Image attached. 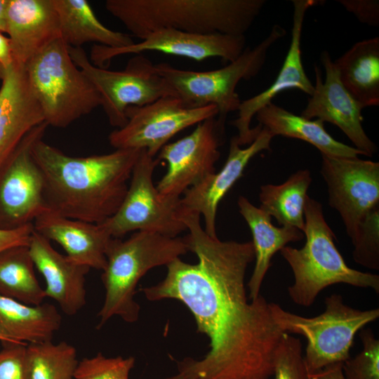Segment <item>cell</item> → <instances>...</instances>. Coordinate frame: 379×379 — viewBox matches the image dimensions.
Returning <instances> with one entry per match:
<instances>
[{"label": "cell", "mask_w": 379, "mask_h": 379, "mask_svg": "<svg viewBox=\"0 0 379 379\" xmlns=\"http://www.w3.org/2000/svg\"><path fill=\"white\" fill-rule=\"evenodd\" d=\"M200 217L180 215L189 232L183 239L198 262L177 258L166 265L162 281L140 291L150 301L181 302L197 331L208 337L210 348L203 358L178 362L186 379H272L274 353L284 333L262 295L248 301L245 277L255 259L253 243L212 237Z\"/></svg>", "instance_id": "1"}, {"label": "cell", "mask_w": 379, "mask_h": 379, "mask_svg": "<svg viewBox=\"0 0 379 379\" xmlns=\"http://www.w3.org/2000/svg\"><path fill=\"white\" fill-rule=\"evenodd\" d=\"M141 150L74 157L38 140L32 155L43 175L46 207L69 218L103 222L119 208Z\"/></svg>", "instance_id": "2"}, {"label": "cell", "mask_w": 379, "mask_h": 379, "mask_svg": "<svg viewBox=\"0 0 379 379\" xmlns=\"http://www.w3.org/2000/svg\"><path fill=\"white\" fill-rule=\"evenodd\" d=\"M265 0H107L106 10L143 39L161 29L244 36Z\"/></svg>", "instance_id": "3"}, {"label": "cell", "mask_w": 379, "mask_h": 379, "mask_svg": "<svg viewBox=\"0 0 379 379\" xmlns=\"http://www.w3.org/2000/svg\"><path fill=\"white\" fill-rule=\"evenodd\" d=\"M187 252L183 238L156 232L137 231L126 240L112 238L101 275L105 295L96 328H101L114 316L127 323L138 321L140 307L134 297L140 279L149 270L166 266Z\"/></svg>", "instance_id": "4"}, {"label": "cell", "mask_w": 379, "mask_h": 379, "mask_svg": "<svg viewBox=\"0 0 379 379\" xmlns=\"http://www.w3.org/2000/svg\"><path fill=\"white\" fill-rule=\"evenodd\" d=\"M306 241L301 248L288 246L279 251L290 265L294 282L288 293L298 305H312L322 290L336 284L369 288L379 293V276L348 267L334 244L335 236L326 222L321 203L307 198L305 206Z\"/></svg>", "instance_id": "5"}, {"label": "cell", "mask_w": 379, "mask_h": 379, "mask_svg": "<svg viewBox=\"0 0 379 379\" xmlns=\"http://www.w3.org/2000/svg\"><path fill=\"white\" fill-rule=\"evenodd\" d=\"M25 69L48 126L66 128L101 106L98 91L75 65L61 38L32 58Z\"/></svg>", "instance_id": "6"}, {"label": "cell", "mask_w": 379, "mask_h": 379, "mask_svg": "<svg viewBox=\"0 0 379 379\" xmlns=\"http://www.w3.org/2000/svg\"><path fill=\"white\" fill-rule=\"evenodd\" d=\"M324 311L314 317H302L269 302L272 317L287 333L299 334L307 339L304 361L309 374L350 358V350L356 333L379 317V309L360 310L345 304L340 294L324 300Z\"/></svg>", "instance_id": "7"}, {"label": "cell", "mask_w": 379, "mask_h": 379, "mask_svg": "<svg viewBox=\"0 0 379 379\" xmlns=\"http://www.w3.org/2000/svg\"><path fill=\"white\" fill-rule=\"evenodd\" d=\"M285 34L284 27L274 25L258 45L245 48L235 60L217 69H182L165 62L155 65V68L186 105L192 107L213 105L218 109V117L225 119L228 113L238 111L241 104L236 92L238 84L260 72L270 48Z\"/></svg>", "instance_id": "8"}, {"label": "cell", "mask_w": 379, "mask_h": 379, "mask_svg": "<svg viewBox=\"0 0 379 379\" xmlns=\"http://www.w3.org/2000/svg\"><path fill=\"white\" fill-rule=\"evenodd\" d=\"M67 47L75 65L98 91L101 106L112 126L120 128L126 124L128 107L143 106L163 97H177L156 70L155 64L142 54L131 58L124 69L114 71L92 64L82 47Z\"/></svg>", "instance_id": "9"}, {"label": "cell", "mask_w": 379, "mask_h": 379, "mask_svg": "<svg viewBox=\"0 0 379 379\" xmlns=\"http://www.w3.org/2000/svg\"><path fill=\"white\" fill-rule=\"evenodd\" d=\"M159 160L140 151L126 195L117 212L100 225L112 238L133 231L176 237L187 230L180 217V197L161 194L153 182Z\"/></svg>", "instance_id": "10"}, {"label": "cell", "mask_w": 379, "mask_h": 379, "mask_svg": "<svg viewBox=\"0 0 379 379\" xmlns=\"http://www.w3.org/2000/svg\"><path fill=\"white\" fill-rule=\"evenodd\" d=\"M126 124L109 135L115 149H145L155 157L177 133L218 116L216 106L192 107L176 96L161 98L143 106L126 109Z\"/></svg>", "instance_id": "11"}, {"label": "cell", "mask_w": 379, "mask_h": 379, "mask_svg": "<svg viewBox=\"0 0 379 379\" xmlns=\"http://www.w3.org/2000/svg\"><path fill=\"white\" fill-rule=\"evenodd\" d=\"M48 126L34 128L0 168V229H16L33 223L47 208L44 178L32 155L33 145Z\"/></svg>", "instance_id": "12"}, {"label": "cell", "mask_w": 379, "mask_h": 379, "mask_svg": "<svg viewBox=\"0 0 379 379\" xmlns=\"http://www.w3.org/2000/svg\"><path fill=\"white\" fill-rule=\"evenodd\" d=\"M225 121L218 116L207 119L190 134L161 148L157 159L166 162L167 170L156 186L161 194L181 197L187 189L215 173Z\"/></svg>", "instance_id": "13"}, {"label": "cell", "mask_w": 379, "mask_h": 379, "mask_svg": "<svg viewBox=\"0 0 379 379\" xmlns=\"http://www.w3.org/2000/svg\"><path fill=\"white\" fill-rule=\"evenodd\" d=\"M321 158L329 206L339 213L352 240L367 214L379 206V163L358 157Z\"/></svg>", "instance_id": "14"}, {"label": "cell", "mask_w": 379, "mask_h": 379, "mask_svg": "<svg viewBox=\"0 0 379 379\" xmlns=\"http://www.w3.org/2000/svg\"><path fill=\"white\" fill-rule=\"evenodd\" d=\"M245 46V35L198 34L174 29H161L150 33L141 41L125 47L110 48L94 44L91 50L90 61L97 67L106 68L115 57L156 51L196 61L220 58L225 62H230L242 53Z\"/></svg>", "instance_id": "15"}, {"label": "cell", "mask_w": 379, "mask_h": 379, "mask_svg": "<svg viewBox=\"0 0 379 379\" xmlns=\"http://www.w3.org/2000/svg\"><path fill=\"white\" fill-rule=\"evenodd\" d=\"M320 59L326 72L325 80H322L321 71L315 65L314 91L300 116L335 125L355 148L367 157H373L378 148L363 128V108L341 83L338 69L328 52H322Z\"/></svg>", "instance_id": "16"}, {"label": "cell", "mask_w": 379, "mask_h": 379, "mask_svg": "<svg viewBox=\"0 0 379 379\" xmlns=\"http://www.w3.org/2000/svg\"><path fill=\"white\" fill-rule=\"evenodd\" d=\"M291 39L287 55L274 82L262 92L241 102L238 117L231 121L238 134L236 135L240 146L250 145L262 129L258 124L251 128L255 114L280 93L288 89H297L309 95L312 94L314 84L306 74L301 58V36L305 13L309 8L319 1L293 0Z\"/></svg>", "instance_id": "17"}, {"label": "cell", "mask_w": 379, "mask_h": 379, "mask_svg": "<svg viewBox=\"0 0 379 379\" xmlns=\"http://www.w3.org/2000/svg\"><path fill=\"white\" fill-rule=\"evenodd\" d=\"M274 137L265 128L246 147L241 148L237 136L231 138L227 160L219 172L213 173L197 185L187 189L180 197V213H197L204 217V230L218 237L215 218L220 201L242 176L249 161L257 154L271 149Z\"/></svg>", "instance_id": "18"}, {"label": "cell", "mask_w": 379, "mask_h": 379, "mask_svg": "<svg viewBox=\"0 0 379 379\" xmlns=\"http://www.w3.org/2000/svg\"><path fill=\"white\" fill-rule=\"evenodd\" d=\"M0 168L24 138L45 122L25 67L13 62L1 75Z\"/></svg>", "instance_id": "19"}, {"label": "cell", "mask_w": 379, "mask_h": 379, "mask_svg": "<svg viewBox=\"0 0 379 379\" xmlns=\"http://www.w3.org/2000/svg\"><path fill=\"white\" fill-rule=\"evenodd\" d=\"M6 32L13 63L25 67L48 44L60 38L53 0H9Z\"/></svg>", "instance_id": "20"}, {"label": "cell", "mask_w": 379, "mask_h": 379, "mask_svg": "<svg viewBox=\"0 0 379 379\" xmlns=\"http://www.w3.org/2000/svg\"><path fill=\"white\" fill-rule=\"evenodd\" d=\"M28 247L34 266L44 278L46 296L54 300L67 315L77 314L86 303L85 281L90 268L58 252L34 230Z\"/></svg>", "instance_id": "21"}, {"label": "cell", "mask_w": 379, "mask_h": 379, "mask_svg": "<svg viewBox=\"0 0 379 379\" xmlns=\"http://www.w3.org/2000/svg\"><path fill=\"white\" fill-rule=\"evenodd\" d=\"M32 224L36 232L60 244L73 262L102 271L105 267V251L112 237L100 225L69 218L48 208Z\"/></svg>", "instance_id": "22"}, {"label": "cell", "mask_w": 379, "mask_h": 379, "mask_svg": "<svg viewBox=\"0 0 379 379\" xmlns=\"http://www.w3.org/2000/svg\"><path fill=\"white\" fill-rule=\"evenodd\" d=\"M237 204L239 213L248 224L253 236L255 261L247 284L248 298L251 300L260 295V288L270 267L273 255L287 244L302 240L304 234L295 227H275L272 223L270 215L243 196L239 197Z\"/></svg>", "instance_id": "23"}, {"label": "cell", "mask_w": 379, "mask_h": 379, "mask_svg": "<svg viewBox=\"0 0 379 379\" xmlns=\"http://www.w3.org/2000/svg\"><path fill=\"white\" fill-rule=\"evenodd\" d=\"M258 124L273 136L281 135L307 142L323 155L355 158L365 154L355 147L335 140L319 119H307L270 102L255 114ZM366 156V155H365Z\"/></svg>", "instance_id": "24"}, {"label": "cell", "mask_w": 379, "mask_h": 379, "mask_svg": "<svg viewBox=\"0 0 379 379\" xmlns=\"http://www.w3.org/2000/svg\"><path fill=\"white\" fill-rule=\"evenodd\" d=\"M333 62L341 83L363 109L379 105V37L357 42Z\"/></svg>", "instance_id": "25"}, {"label": "cell", "mask_w": 379, "mask_h": 379, "mask_svg": "<svg viewBox=\"0 0 379 379\" xmlns=\"http://www.w3.org/2000/svg\"><path fill=\"white\" fill-rule=\"evenodd\" d=\"M62 317L49 303L29 305L0 295V334L25 343L52 340Z\"/></svg>", "instance_id": "26"}, {"label": "cell", "mask_w": 379, "mask_h": 379, "mask_svg": "<svg viewBox=\"0 0 379 379\" xmlns=\"http://www.w3.org/2000/svg\"><path fill=\"white\" fill-rule=\"evenodd\" d=\"M59 18L60 38L68 46L86 43L121 48L134 43L130 35L112 30L96 18L86 0H53Z\"/></svg>", "instance_id": "27"}, {"label": "cell", "mask_w": 379, "mask_h": 379, "mask_svg": "<svg viewBox=\"0 0 379 379\" xmlns=\"http://www.w3.org/2000/svg\"><path fill=\"white\" fill-rule=\"evenodd\" d=\"M312 182L309 170H299L280 185L266 184L260 187L259 207L274 217L282 227H291L303 232L305 206Z\"/></svg>", "instance_id": "28"}, {"label": "cell", "mask_w": 379, "mask_h": 379, "mask_svg": "<svg viewBox=\"0 0 379 379\" xmlns=\"http://www.w3.org/2000/svg\"><path fill=\"white\" fill-rule=\"evenodd\" d=\"M28 246L0 253V295L29 305H39L46 298L34 272Z\"/></svg>", "instance_id": "29"}, {"label": "cell", "mask_w": 379, "mask_h": 379, "mask_svg": "<svg viewBox=\"0 0 379 379\" xmlns=\"http://www.w3.org/2000/svg\"><path fill=\"white\" fill-rule=\"evenodd\" d=\"M30 379H74L79 361L76 348L65 341L27 345Z\"/></svg>", "instance_id": "30"}, {"label": "cell", "mask_w": 379, "mask_h": 379, "mask_svg": "<svg viewBox=\"0 0 379 379\" xmlns=\"http://www.w3.org/2000/svg\"><path fill=\"white\" fill-rule=\"evenodd\" d=\"M353 259L357 264L368 269L379 270V206L366 216L354 238Z\"/></svg>", "instance_id": "31"}, {"label": "cell", "mask_w": 379, "mask_h": 379, "mask_svg": "<svg viewBox=\"0 0 379 379\" xmlns=\"http://www.w3.org/2000/svg\"><path fill=\"white\" fill-rule=\"evenodd\" d=\"M135 361L133 357H107L98 352L78 362L74 379H129Z\"/></svg>", "instance_id": "32"}, {"label": "cell", "mask_w": 379, "mask_h": 379, "mask_svg": "<svg viewBox=\"0 0 379 379\" xmlns=\"http://www.w3.org/2000/svg\"><path fill=\"white\" fill-rule=\"evenodd\" d=\"M273 379H310L300 339L284 333L274 357Z\"/></svg>", "instance_id": "33"}, {"label": "cell", "mask_w": 379, "mask_h": 379, "mask_svg": "<svg viewBox=\"0 0 379 379\" xmlns=\"http://www.w3.org/2000/svg\"><path fill=\"white\" fill-rule=\"evenodd\" d=\"M363 348L342 364L345 379H379V340L370 328L359 333Z\"/></svg>", "instance_id": "34"}, {"label": "cell", "mask_w": 379, "mask_h": 379, "mask_svg": "<svg viewBox=\"0 0 379 379\" xmlns=\"http://www.w3.org/2000/svg\"><path fill=\"white\" fill-rule=\"evenodd\" d=\"M1 343L0 379H30L27 344L15 341Z\"/></svg>", "instance_id": "35"}, {"label": "cell", "mask_w": 379, "mask_h": 379, "mask_svg": "<svg viewBox=\"0 0 379 379\" xmlns=\"http://www.w3.org/2000/svg\"><path fill=\"white\" fill-rule=\"evenodd\" d=\"M358 20L372 27L379 25L378 0H338Z\"/></svg>", "instance_id": "36"}, {"label": "cell", "mask_w": 379, "mask_h": 379, "mask_svg": "<svg viewBox=\"0 0 379 379\" xmlns=\"http://www.w3.org/2000/svg\"><path fill=\"white\" fill-rule=\"evenodd\" d=\"M33 231L32 223L16 229H0V253L14 246H29Z\"/></svg>", "instance_id": "37"}, {"label": "cell", "mask_w": 379, "mask_h": 379, "mask_svg": "<svg viewBox=\"0 0 379 379\" xmlns=\"http://www.w3.org/2000/svg\"><path fill=\"white\" fill-rule=\"evenodd\" d=\"M310 379H345L342 363L329 365L319 371L309 374Z\"/></svg>", "instance_id": "38"}, {"label": "cell", "mask_w": 379, "mask_h": 379, "mask_svg": "<svg viewBox=\"0 0 379 379\" xmlns=\"http://www.w3.org/2000/svg\"><path fill=\"white\" fill-rule=\"evenodd\" d=\"M13 62L9 39L0 32V76Z\"/></svg>", "instance_id": "39"}, {"label": "cell", "mask_w": 379, "mask_h": 379, "mask_svg": "<svg viewBox=\"0 0 379 379\" xmlns=\"http://www.w3.org/2000/svg\"><path fill=\"white\" fill-rule=\"evenodd\" d=\"M9 0H0V32H6V10Z\"/></svg>", "instance_id": "40"}, {"label": "cell", "mask_w": 379, "mask_h": 379, "mask_svg": "<svg viewBox=\"0 0 379 379\" xmlns=\"http://www.w3.org/2000/svg\"><path fill=\"white\" fill-rule=\"evenodd\" d=\"M164 379H186V378H185V375L182 372L178 371V373L176 375L168 377V378H164Z\"/></svg>", "instance_id": "41"}, {"label": "cell", "mask_w": 379, "mask_h": 379, "mask_svg": "<svg viewBox=\"0 0 379 379\" xmlns=\"http://www.w3.org/2000/svg\"><path fill=\"white\" fill-rule=\"evenodd\" d=\"M0 341H14V340H12L8 338H6V336L0 334ZM15 342H18V341H15Z\"/></svg>", "instance_id": "42"}, {"label": "cell", "mask_w": 379, "mask_h": 379, "mask_svg": "<svg viewBox=\"0 0 379 379\" xmlns=\"http://www.w3.org/2000/svg\"></svg>", "instance_id": "43"}]
</instances>
